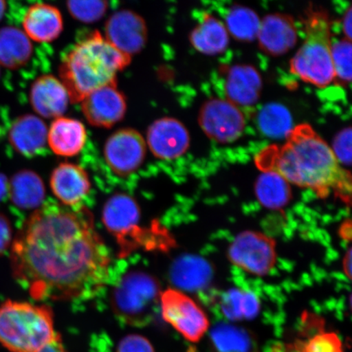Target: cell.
I'll use <instances>...</instances> for the list:
<instances>
[{
  "instance_id": "18",
  "label": "cell",
  "mask_w": 352,
  "mask_h": 352,
  "mask_svg": "<svg viewBox=\"0 0 352 352\" xmlns=\"http://www.w3.org/2000/svg\"><path fill=\"white\" fill-rule=\"evenodd\" d=\"M262 87L261 74L254 66H232L226 82L227 100L237 107H253L261 98Z\"/></svg>"
},
{
  "instance_id": "7",
  "label": "cell",
  "mask_w": 352,
  "mask_h": 352,
  "mask_svg": "<svg viewBox=\"0 0 352 352\" xmlns=\"http://www.w3.org/2000/svg\"><path fill=\"white\" fill-rule=\"evenodd\" d=\"M276 243L271 236L256 231H244L235 237L228 250L230 261L248 274L264 276L274 270Z\"/></svg>"
},
{
  "instance_id": "35",
  "label": "cell",
  "mask_w": 352,
  "mask_h": 352,
  "mask_svg": "<svg viewBox=\"0 0 352 352\" xmlns=\"http://www.w3.org/2000/svg\"><path fill=\"white\" fill-rule=\"evenodd\" d=\"M117 352H155L151 342L138 334H130L118 343Z\"/></svg>"
},
{
  "instance_id": "16",
  "label": "cell",
  "mask_w": 352,
  "mask_h": 352,
  "mask_svg": "<svg viewBox=\"0 0 352 352\" xmlns=\"http://www.w3.org/2000/svg\"><path fill=\"white\" fill-rule=\"evenodd\" d=\"M30 100L39 116L57 118L63 116L67 109L69 98L63 83L55 76L47 74L34 82Z\"/></svg>"
},
{
  "instance_id": "17",
  "label": "cell",
  "mask_w": 352,
  "mask_h": 352,
  "mask_svg": "<svg viewBox=\"0 0 352 352\" xmlns=\"http://www.w3.org/2000/svg\"><path fill=\"white\" fill-rule=\"evenodd\" d=\"M50 184L57 199L66 206H78L91 189L87 171L81 166L67 162L60 164L54 170Z\"/></svg>"
},
{
  "instance_id": "32",
  "label": "cell",
  "mask_w": 352,
  "mask_h": 352,
  "mask_svg": "<svg viewBox=\"0 0 352 352\" xmlns=\"http://www.w3.org/2000/svg\"><path fill=\"white\" fill-rule=\"evenodd\" d=\"M66 3L70 15L85 23L100 20L108 10V0H67Z\"/></svg>"
},
{
  "instance_id": "41",
  "label": "cell",
  "mask_w": 352,
  "mask_h": 352,
  "mask_svg": "<svg viewBox=\"0 0 352 352\" xmlns=\"http://www.w3.org/2000/svg\"><path fill=\"white\" fill-rule=\"evenodd\" d=\"M351 232V223L349 220V222L343 223L340 228V236L343 239L351 241V237L346 234V232Z\"/></svg>"
},
{
  "instance_id": "27",
  "label": "cell",
  "mask_w": 352,
  "mask_h": 352,
  "mask_svg": "<svg viewBox=\"0 0 352 352\" xmlns=\"http://www.w3.org/2000/svg\"><path fill=\"white\" fill-rule=\"evenodd\" d=\"M11 195L12 201L19 208H36L45 197V187L36 173L24 170L12 179Z\"/></svg>"
},
{
  "instance_id": "33",
  "label": "cell",
  "mask_w": 352,
  "mask_h": 352,
  "mask_svg": "<svg viewBox=\"0 0 352 352\" xmlns=\"http://www.w3.org/2000/svg\"><path fill=\"white\" fill-rule=\"evenodd\" d=\"M301 352H343L340 337L336 333L320 332L307 341H296Z\"/></svg>"
},
{
  "instance_id": "1",
  "label": "cell",
  "mask_w": 352,
  "mask_h": 352,
  "mask_svg": "<svg viewBox=\"0 0 352 352\" xmlns=\"http://www.w3.org/2000/svg\"><path fill=\"white\" fill-rule=\"evenodd\" d=\"M11 263L13 276L33 298L68 301L103 289L111 258L89 210L47 202L17 233Z\"/></svg>"
},
{
  "instance_id": "26",
  "label": "cell",
  "mask_w": 352,
  "mask_h": 352,
  "mask_svg": "<svg viewBox=\"0 0 352 352\" xmlns=\"http://www.w3.org/2000/svg\"><path fill=\"white\" fill-rule=\"evenodd\" d=\"M210 341L213 352H258L253 334L234 325L221 324L214 327Z\"/></svg>"
},
{
  "instance_id": "9",
  "label": "cell",
  "mask_w": 352,
  "mask_h": 352,
  "mask_svg": "<svg viewBox=\"0 0 352 352\" xmlns=\"http://www.w3.org/2000/svg\"><path fill=\"white\" fill-rule=\"evenodd\" d=\"M103 223L121 246V254H129L140 245L144 231L140 227V209L133 197L117 193L104 206Z\"/></svg>"
},
{
  "instance_id": "36",
  "label": "cell",
  "mask_w": 352,
  "mask_h": 352,
  "mask_svg": "<svg viewBox=\"0 0 352 352\" xmlns=\"http://www.w3.org/2000/svg\"><path fill=\"white\" fill-rule=\"evenodd\" d=\"M12 240V228L6 217L0 214V254L6 252Z\"/></svg>"
},
{
  "instance_id": "4",
  "label": "cell",
  "mask_w": 352,
  "mask_h": 352,
  "mask_svg": "<svg viewBox=\"0 0 352 352\" xmlns=\"http://www.w3.org/2000/svg\"><path fill=\"white\" fill-rule=\"evenodd\" d=\"M56 336L50 307L12 300L0 306V343L8 351L39 352Z\"/></svg>"
},
{
  "instance_id": "38",
  "label": "cell",
  "mask_w": 352,
  "mask_h": 352,
  "mask_svg": "<svg viewBox=\"0 0 352 352\" xmlns=\"http://www.w3.org/2000/svg\"><path fill=\"white\" fill-rule=\"evenodd\" d=\"M39 352H67L65 351L60 336L56 333L54 340Z\"/></svg>"
},
{
  "instance_id": "31",
  "label": "cell",
  "mask_w": 352,
  "mask_h": 352,
  "mask_svg": "<svg viewBox=\"0 0 352 352\" xmlns=\"http://www.w3.org/2000/svg\"><path fill=\"white\" fill-rule=\"evenodd\" d=\"M351 41L343 38L332 43V61L334 80L338 85L346 87L351 81Z\"/></svg>"
},
{
  "instance_id": "6",
  "label": "cell",
  "mask_w": 352,
  "mask_h": 352,
  "mask_svg": "<svg viewBox=\"0 0 352 352\" xmlns=\"http://www.w3.org/2000/svg\"><path fill=\"white\" fill-rule=\"evenodd\" d=\"M160 296V286L154 277L142 272H131L113 289L112 309L123 322L131 327H146L155 315Z\"/></svg>"
},
{
  "instance_id": "10",
  "label": "cell",
  "mask_w": 352,
  "mask_h": 352,
  "mask_svg": "<svg viewBox=\"0 0 352 352\" xmlns=\"http://www.w3.org/2000/svg\"><path fill=\"white\" fill-rule=\"evenodd\" d=\"M198 123L210 140L219 144H230L243 134L245 118L240 108L230 101L213 98L202 105Z\"/></svg>"
},
{
  "instance_id": "24",
  "label": "cell",
  "mask_w": 352,
  "mask_h": 352,
  "mask_svg": "<svg viewBox=\"0 0 352 352\" xmlns=\"http://www.w3.org/2000/svg\"><path fill=\"white\" fill-rule=\"evenodd\" d=\"M33 54L32 41L15 26L0 29V65L10 69L22 67Z\"/></svg>"
},
{
  "instance_id": "40",
  "label": "cell",
  "mask_w": 352,
  "mask_h": 352,
  "mask_svg": "<svg viewBox=\"0 0 352 352\" xmlns=\"http://www.w3.org/2000/svg\"><path fill=\"white\" fill-rule=\"evenodd\" d=\"M351 248H349L343 259V270L349 279L351 278Z\"/></svg>"
},
{
  "instance_id": "30",
  "label": "cell",
  "mask_w": 352,
  "mask_h": 352,
  "mask_svg": "<svg viewBox=\"0 0 352 352\" xmlns=\"http://www.w3.org/2000/svg\"><path fill=\"white\" fill-rule=\"evenodd\" d=\"M292 123V114L283 104H267L258 116L259 129L270 138H285L293 129Z\"/></svg>"
},
{
  "instance_id": "12",
  "label": "cell",
  "mask_w": 352,
  "mask_h": 352,
  "mask_svg": "<svg viewBox=\"0 0 352 352\" xmlns=\"http://www.w3.org/2000/svg\"><path fill=\"white\" fill-rule=\"evenodd\" d=\"M104 38L122 54L131 57L142 52L146 45V22L133 11H118L105 23Z\"/></svg>"
},
{
  "instance_id": "3",
  "label": "cell",
  "mask_w": 352,
  "mask_h": 352,
  "mask_svg": "<svg viewBox=\"0 0 352 352\" xmlns=\"http://www.w3.org/2000/svg\"><path fill=\"white\" fill-rule=\"evenodd\" d=\"M131 60V56L122 54L95 30L65 55L59 67L60 81L69 100L81 102L91 92L117 85V74Z\"/></svg>"
},
{
  "instance_id": "14",
  "label": "cell",
  "mask_w": 352,
  "mask_h": 352,
  "mask_svg": "<svg viewBox=\"0 0 352 352\" xmlns=\"http://www.w3.org/2000/svg\"><path fill=\"white\" fill-rule=\"evenodd\" d=\"M147 142L154 156L162 160H173L188 151L190 135L182 122L173 118H162L148 127Z\"/></svg>"
},
{
  "instance_id": "8",
  "label": "cell",
  "mask_w": 352,
  "mask_h": 352,
  "mask_svg": "<svg viewBox=\"0 0 352 352\" xmlns=\"http://www.w3.org/2000/svg\"><path fill=\"white\" fill-rule=\"evenodd\" d=\"M162 318L191 342H197L208 331L210 322L204 310L179 289H168L161 294Z\"/></svg>"
},
{
  "instance_id": "37",
  "label": "cell",
  "mask_w": 352,
  "mask_h": 352,
  "mask_svg": "<svg viewBox=\"0 0 352 352\" xmlns=\"http://www.w3.org/2000/svg\"><path fill=\"white\" fill-rule=\"evenodd\" d=\"M351 21L352 12L351 7H349L342 17V28L343 34L347 41H351Z\"/></svg>"
},
{
  "instance_id": "29",
  "label": "cell",
  "mask_w": 352,
  "mask_h": 352,
  "mask_svg": "<svg viewBox=\"0 0 352 352\" xmlns=\"http://www.w3.org/2000/svg\"><path fill=\"white\" fill-rule=\"evenodd\" d=\"M221 311L231 320H252L261 311V302L253 293L232 289L222 298Z\"/></svg>"
},
{
  "instance_id": "2",
  "label": "cell",
  "mask_w": 352,
  "mask_h": 352,
  "mask_svg": "<svg viewBox=\"0 0 352 352\" xmlns=\"http://www.w3.org/2000/svg\"><path fill=\"white\" fill-rule=\"evenodd\" d=\"M283 145H270L254 157L261 171H272L289 184L309 188L320 198L333 192L345 204L351 200V175L338 162L331 147L309 124L289 131Z\"/></svg>"
},
{
  "instance_id": "39",
  "label": "cell",
  "mask_w": 352,
  "mask_h": 352,
  "mask_svg": "<svg viewBox=\"0 0 352 352\" xmlns=\"http://www.w3.org/2000/svg\"><path fill=\"white\" fill-rule=\"evenodd\" d=\"M272 352H301L296 342L293 344H280L274 346Z\"/></svg>"
},
{
  "instance_id": "15",
  "label": "cell",
  "mask_w": 352,
  "mask_h": 352,
  "mask_svg": "<svg viewBox=\"0 0 352 352\" xmlns=\"http://www.w3.org/2000/svg\"><path fill=\"white\" fill-rule=\"evenodd\" d=\"M257 41L261 51L272 56L287 54L296 45L298 30L293 17L285 13H272L261 22Z\"/></svg>"
},
{
  "instance_id": "34",
  "label": "cell",
  "mask_w": 352,
  "mask_h": 352,
  "mask_svg": "<svg viewBox=\"0 0 352 352\" xmlns=\"http://www.w3.org/2000/svg\"><path fill=\"white\" fill-rule=\"evenodd\" d=\"M351 126L346 127L338 132L333 140L331 148L341 165L351 164Z\"/></svg>"
},
{
  "instance_id": "25",
  "label": "cell",
  "mask_w": 352,
  "mask_h": 352,
  "mask_svg": "<svg viewBox=\"0 0 352 352\" xmlns=\"http://www.w3.org/2000/svg\"><path fill=\"white\" fill-rule=\"evenodd\" d=\"M254 192L261 204L270 210L284 208L292 198L289 183L272 171H262L255 183Z\"/></svg>"
},
{
  "instance_id": "42",
  "label": "cell",
  "mask_w": 352,
  "mask_h": 352,
  "mask_svg": "<svg viewBox=\"0 0 352 352\" xmlns=\"http://www.w3.org/2000/svg\"><path fill=\"white\" fill-rule=\"evenodd\" d=\"M7 8L6 0H0V20L3 19Z\"/></svg>"
},
{
  "instance_id": "23",
  "label": "cell",
  "mask_w": 352,
  "mask_h": 352,
  "mask_svg": "<svg viewBox=\"0 0 352 352\" xmlns=\"http://www.w3.org/2000/svg\"><path fill=\"white\" fill-rule=\"evenodd\" d=\"M210 264L197 256L186 255L176 261L170 270V280L177 287L195 292L209 285L212 278Z\"/></svg>"
},
{
  "instance_id": "13",
  "label": "cell",
  "mask_w": 352,
  "mask_h": 352,
  "mask_svg": "<svg viewBox=\"0 0 352 352\" xmlns=\"http://www.w3.org/2000/svg\"><path fill=\"white\" fill-rule=\"evenodd\" d=\"M82 111L91 125L111 129L120 122L126 112L125 96L117 85L99 88L81 101Z\"/></svg>"
},
{
  "instance_id": "20",
  "label": "cell",
  "mask_w": 352,
  "mask_h": 352,
  "mask_svg": "<svg viewBox=\"0 0 352 352\" xmlns=\"http://www.w3.org/2000/svg\"><path fill=\"white\" fill-rule=\"evenodd\" d=\"M47 131L41 118L25 114L12 123L8 140L16 151L25 157H32L45 146Z\"/></svg>"
},
{
  "instance_id": "5",
  "label": "cell",
  "mask_w": 352,
  "mask_h": 352,
  "mask_svg": "<svg viewBox=\"0 0 352 352\" xmlns=\"http://www.w3.org/2000/svg\"><path fill=\"white\" fill-rule=\"evenodd\" d=\"M306 38L290 61V72L319 88L334 80L330 22L327 12L312 10L305 21Z\"/></svg>"
},
{
  "instance_id": "19",
  "label": "cell",
  "mask_w": 352,
  "mask_h": 352,
  "mask_svg": "<svg viewBox=\"0 0 352 352\" xmlns=\"http://www.w3.org/2000/svg\"><path fill=\"white\" fill-rule=\"evenodd\" d=\"M24 32L38 43H50L60 36L63 30V15L58 8L47 3H35L24 16Z\"/></svg>"
},
{
  "instance_id": "21",
  "label": "cell",
  "mask_w": 352,
  "mask_h": 352,
  "mask_svg": "<svg viewBox=\"0 0 352 352\" xmlns=\"http://www.w3.org/2000/svg\"><path fill=\"white\" fill-rule=\"evenodd\" d=\"M87 131L80 121L60 117L47 131V142L52 152L61 157H74L86 144Z\"/></svg>"
},
{
  "instance_id": "22",
  "label": "cell",
  "mask_w": 352,
  "mask_h": 352,
  "mask_svg": "<svg viewBox=\"0 0 352 352\" xmlns=\"http://www.w3.org/2000/svg\"><path fill=\"white\" fill-rule=\"evenodd\" d=\"M189 41L202 54L219 55L227 50L230 44V34L223 22L206 13L199 23L192 30Z\"/></svg>"
},
{
  "instance_id": "11",
  "label": "cell",
  "mask_w": 352,
  "mask_h": 352,
  "mask_svg": "<svg viewBox=\"0 0 352 352\" xmlns=\"http://www.w3.org/2000/svg\"><path fill=\"white\" fill-rule=\"evenodd\" d=\"M104 154L109 168L121 177H126L143 164L146 156V143L138 131L118 130L107 140Z\"/></svg>"
},
{
  "instance_id": "28",
  "label": "cell",
  "mask_w": 352,
  "mask_h": 352,
  "mask_svg": "<svg viewBox=\"0 0 352 352\" xmlns=\"http://www.w3.org/2000/svg\"><path fill=\"white\" fill-rule=\"evenodd\" d=\"M261 22L252 8L235 6L228 12L226 26L228 34L236 41L252 42L257 38Z\"/></svg>"
}]
</instances>
